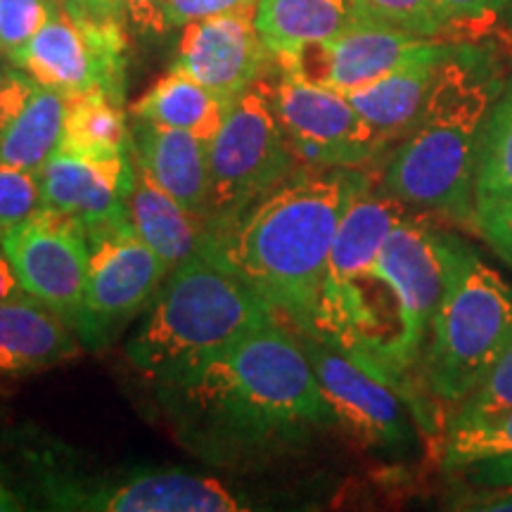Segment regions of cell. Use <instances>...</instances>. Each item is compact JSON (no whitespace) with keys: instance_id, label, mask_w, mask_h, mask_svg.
<instances>
[{"instance_id":"1","label":"cell","mask_w":512,"mask_h":512,"mask_svg":"<svg viewBox=\"0 0 512 512\" xmlns=\"http://www.w3.org/2000/svg\"><path fill=\"white\" fill-rule=\"evenodd\" d=\"M157 387L181 444L219 465L261 460L337 422L302 342L278 318Z\"/></svg>"},{"instance_id":"2","label":"cell","mask_w":512,"mask_h":512,"mask_svg":"<svg viewBox=\"0 0 512 512\" xmlns=\"http://www.w3.org/2000/svg\"><path fill=\"white\" fill-rule=\"evenodd\" d=\"M366 185L351 169L306 166L247 209L204 223L200 247L233 268L294 335H316L332 242Z\"/></svg>"},{"instance_id":"3","label":"cell","mask_w":512,"mask_h":512,"mask_svg":"<svg viewBox=\"0 0 512 512\" xmlns=\"http://www.w3.org/2000/svg\"><path fill=\"white\" fill-rule=\"evenodd\" d=\"M446 280L444 233L401 219L354 285L318 306L316 337L335 344L389 387L422 358Z\"/></svg>"},{"instance_id":"4","label":"cell","mask_w":512,"mask_h":512,"mask_svg":"<svg viewBox=\"0 0 512 512\" xmlns=\"http://www.w3.org/2000/svg\"><path fill=\"white\" fill-rule=\"evenodd\" d=\"M496 86L465 57L448 55L420 117L384 171V190L403 207L437 211L475 226L479 140Z\"/></svg>"},{"instance_id":"5","label":"cell","mask_w":512,"mask_h":512,"mask_svg":"<svg viewBox=\"0 0 512 512\" xmlns=\"http://www.w3.org/2000/svg\"><path fill=\"white\" fill-rule=\"evenodd\" d=\"M275 318L233 268L197 247L166 275L126 356L152 382H166L209 361Z\"/></svg>"},{"instance_id":"6","label":"cell","mask_w":512,"mask_h":512,"mask_svg":"<svg viewBox=\"0 0 512 512\" xmlns=\"http://www.w3.org/2000/svg\"><path fill=\"white\" fill-rule=\"evenodd\" d=\"M444 252V292L422 351V380L437 399L460 403L512 335V287L451 235Z\"/></svg>"},{"instance_id":"7","label":"cell","mask_w":512,"mask_h":512,"mask_svg":"<svg viewBox=\"0 0 512 512\" xmlns=\"http://www.w3.org/2000/svg\"><path fill=\"white\" fill-rule=\"evenodd\" d=\"M34 482L53 510L88 512H238L252 505L221 479L183 470L83 472L55 448L29 453Z\"/></svg>"},{"instance_id":"8","label":"cell","mask_w":512,"mask_h":512,"mask_svg":"<svg viewBox=\"0 0 512 512\" xmlns=\"http://www.w3.org/2000/svg\"><path fill=\"white\" fill-rule=\"evenodd\" d=\"M299 171L271 91L264 81L238 95L209 140V216L226 219L247 209ZM204 221V223H207Z\"/></svg>"},{"instance_id":"9","label":"cell","mask_w":512,"mask_h":512,"mask_svg":"<svg viewBox=\"0 0 512 512\" xmlns=\"http://www.w3.org/2000/svg\"><path fill=\"white\" fill-rule=\"evenodd\" d=\"M88 245V283L74 332L86 349H100L155 302L171 268L138 238L133 223L88 230Z\"/></svg>"},{"instance_id":"10","label":"cell","mask_w":512,"mask_h":512,"mask_svg":"<svg viewBox=\"0 0 512 512\" xmlns=\"http://www.w3.org/2000/svg\"><path fill=\"white\" fill-rule=\"evenodd\" d=\"M268 91L294 155L309 169H354L384 145L344 93L287 69Z\"/></svg>"},{"instance_id":"11","label":"cell","mask_w":512,"mask_h":512,"mask_svg":"<svg viewBox=\"0 0 512 512\" xmlns=\"http://www.w3.org/2000/svg\"><path fill=\"white\" fill-rule=\"evenodd\" d=\"M10 62L64 98L105 91L124 102L126 36L119 24H79L60 10Z\"/></svg>"},{"instance_id":"12","label":"cell","mask_w":512,"mask_h":512,"mask_svg":"<svg viewBox=\"0 0 512 512\" xmlns=\"http://www.w3.org/2000/svg\"><path fill=\"white\" fill-rule=\"evenodd\" d=\"M22 292L31 294L74 328L88 283V230L64 211L41 207L0 238Z\"/></svg>"},{"instance_id":"13","label":"cell","mask_w":512,"mask_h":512,"mask_svg":"<svg viewBox=\"0 0 512 512\" xmlns=\"http://www.w3.org/2000/svg\"><path fill=\"white\" fill-rule=\"evenodd\" d=\"M448 50L451 48L434 38L356 19L342 34L309 43L290 55L275 57V62L280 69L299 74L306 81L349 93L418 57L448 53Z\"/></svg>"},{"instance_id":"14","label":"cell","mask_w":512,"mask_h":512,"mask_svg":"<svg viewBox=\"0 0 512 512\" xmlns=\"http://www.w3.org/2000/svg\"><path fill=\"white\" fill-rule=\"evenodd\" d=\"M273 53L256 29V5L185 24L171 69L233 102L261 81Z\"/></svg>"},{"instance_id":"15","label":"cell","mask_w":512,"mask_h":512,"mask_svg":"<svg viewBox=\"0 0 512 512\" xmlns=\"http://www.w3.org/2000/svg\"><path fill=\"white\" fill-rule=\"evenodd\" d=\"M297 337L339 425L349 427L363 444H399L406 434V420L394 387L335 344L316 335Z\"/></svg>"},{"instance_id":"16","label":"cell","mask_w":512,"mask_h":512,"mask_svg":"<svg viewBox=\"0 0 512 512\" xmlns=\"http://www.w3.org/2000/svg\"><path fill=\"white\" fill-rule=\"evenodd\" d=\"M41 207L64 211L79 219L86 230L131 226V200L136 185L133 157L102 162L57 147L38 171Z\"/></svg>"},{"instance_id":"17","label":"cell","mask_w":512,"mask_h":512,"mask_svg":"<svg viewBox=\"0 0 512 512\" xmlns=\"http://www.w3.org/2000/svg\"><path fill=\"white\" fill-rule=\"evenodd\" d=\"M64 95L15 67L0 76V164L38 171L60 147Z\"/></svg>"},{"instance_id":"18","label":"cell","mask_w":512,"mask_h":512,"mask_svg":"<svg viewBox=\"0 0 512 512\" xmlns=\"http://www.w3.org/2000/svg\"><path fill=\"white\" fill-rule=\"evenodd\" d=\"M133 162L192 216H209V143L188 131L133 117Z\"/></svg>"},{"instance_id":"19","label":"cell","mask_w":512,"mask_h":512,"mask_svg":"<svg viewBox=\"0 0 512 512\" xmlns=\"http://www.w3.org/2000/svg\"><path fill=\"white\" fill-rule=\"evenodd\" d=\"M81 347L72 325L31 294L22 292L0 304V377L53 368Z\"/></svg>"},{"instance_id":"20","label":"cell","mask_w":512,"mask_h":512,"mask_svg":"<svg viewBox=\"0 0 512 512\" xmlns=\"http://www.w3.org/2000/svg\"><path fill=\"white\" fill-rule=\"evenodd\" d=\"M448 55H451V50L418 57V60L403 64L394 72L344 95L354 105V110L366 119V124L377 133V138L387 143L389 138L399 136L403 131H411L415 119L420 117L427 93H430L434 74H437L439 64Z\"/></svg>"},{"instance_id":"21","label":"cell","mask_w":512,"mask_h":512,"mask_svg":"<svg viewBox=\"0 0 512 512\" xmlns=\"http://www.w3.org/2000/svg\"><path fill=\"white\" fill-rule=\"evenodd\" d=\"M358 19L356 0H259L256 29L273 60L342 34Z\"/></svg>"},{"instance_id":"22","label":"cell","mask_w":512,"mask_h":512,"mask_svg":"<svg viewBox=\"0 0 512 512\" xmlns=\"http://www.w3.org/2000/svg\"><path fill=\"white\" fill-rule=\"evenodd\" d=\"M131 221L138 238L155 252L166 266L174 271L200 247L204 221L183 209L169 192L159 188L143 169L136 166V185H133Z\"/></svg>"},{"instance_id":"23","label":"cell","mask_w":512,"mask_h":512,"mask_svg":"<svg viewBox=\"0 0 512 512\" xmlns=\"http://www.w3.org/2000/svg\"><path fill=\"white\" fill-rule=\"evenodd\" d=\"M230 105L233 102L211 93L192 76L171 69L133 105V117L188 131L209 143L226 119Z\"/></svg>"},{"instance_id":"24","label":"cell","mask_w":512,"mask_h":512,"mask_svg":"<svg viewBox=\"0 0 512 512\" xmlns=\"http://www.w3.org/2000/svg\"><path fill=\"white\" fill-rule=\"evenodd\" d=\"M60 147L76 155L102 159V162L133 157L124 102L114 100L105 91L67 95Z\"/></svg>"},{"instance_id":"25","label":"cell","mask_w":512,"mask_h":512,"mask_svg":"<svg viewBox=\"0 0 512 512\" xmlns=\"http://www.w3.org/2000/svg\"><path fill=\"white\" fill-rule=\"evenodd\" d=\"M508 200H512V88L489 112L479 140L475 211L482 214Z\"/></svg>"},{"instance_id":"26","label":"cell","mask_w":512,"mask_h":512,"mask_svg":"<svg viewBox=\"0 0 512 512\" xmlns=\"http://www.w3.org/2000/svg\"><path fill=\"white\" fill-rule=\"evenodd\" d=\"M444 446V463L448 467H467L512 453V408L482 420H451Z\"/></svg>"},{"instance_id":"27","label":"cell","mask_w":512,"mask_h":512,"mask_svg":"<svg viewBox=\"0 0 512 512\" xmlns=\"http://www.w3.org/2000/svg\"><path fill=\"white\" fill-rule=\"evenodd\" d=\"M356 15L422 38H437L453 27L439 0H356Z\"/></svg>"},{"instance_id":"28","label":"cell","mask_w":512,"mask_h":512,"mask_svg":"<svg viewBox=\"0 0 512 512\" xmlns=\"http://www.w3.org/2000/svg\"><path fill=\"white\" fill-rule=\"evenodd\" d=\"M512 408V335L491 368L486 370L482 382L472 389L465 401H460V408L453 422H470L482 420L489 415L510 411Z\"/></svg>"},{"instance_id":"29","label":"cell","mask_w":512,"mask_h":512,"mask_svg":"<svg viewBox=\"0 0 512 512\" xmlns=\"http://www.w3.org/2000/svg\"><path fill=\"white\" fill-rule=\"evenodd\" d=\"M60 10L57 0H0V55H17Z\"/></svg>"},{"instance_id":"30","label":"cell","mask_w":512,"mask_h":512,"mask_svg":"<svg viewBox=\"0 0 512 512\" xmlns=\"http://www.w3.org/2000/svg\"><path fill=\"white\" fill-rule=\"evenodd\" d=\"M41 209V183L34 171L0 164V238Z\"/></svg>"},{"instance_id":"31","label":"cell","mask_w":512,"mask_h":512,"mask_svg":"<svg viewBox=\"0 0 512 512\" xmlns=\"http://www.w3.org/2000/svg\"><path fill=\"white\" fill-rule=\"evenodd\" d=\"M475 228L486 242L512 266V200L477 214Z\"/></svg>"},{"instance_id":"32","label":"cell","mask_w":512,"mask_h":512,"mask_svg":"<svg viewBox=\"0 0 512 512\" xmlns=\"http://www.w3.org/2000/svg\"><path fill=\"white\" fill-rule=\"evenodd\" d=\"M126 19L143 36H159L171 29L169 0H124Z\"/></svg>"},{"instance_id":"33","label":"cell","mask_w":512,"mask_h":512,"mask_svg":"<svg viewBox=\"0 0 512 512\" xmlns=\"http://www.w3.org/2000/svg\"><path fill=\"white\" fill-rule=\"evenodd\" d=\"M256 3L259 0H169V22L171 29L185 27L195 19L221 15V12L240 10Z\"/></svg>"},{"instance_id":"34","label":"cell","mask_w":512,"mask_h":512,"mask_svg":"<svg viewBox=\"0 0 512 512\" xmlns=\"http://www.w3.org/2000/svg\"><path fill=\"white\" fill-rule=\"evenodd\" d=\"M463 470H467V482L482 486V489H494V491L512 489V453L479 460V463L467 465Z\"/></svg>"},{"instance_id":"35","label":"cell","mask_w":512,"mask_h":512,"mask_svg":"<svg viewBox=\"0 0 512 512\" xmlns=\"http://www.w3.org/2000/svg\"><path fill=\"white\" fill-rule=\"evenodd\" d=\"M453 24H479L494 19L512 0H439Z\"/></svg>"},{"instance_id":"36","label":"cell","mask_w":512,"mask_h":512,"mask_svg":"<svg viewBox=\"0 0 512 512\" xmlns=\"http://www.w3.org/2000/svg\"><path fill=\"white\" fill-rule=\"evenodd\" d=\"M17 294H22L17 273H15V268H12L8 256H5L3 247H0V304L8 302V299H12V297H17Z\"/></svg>"},{"instance_id":"37","label":"cell","mask_w":512,"mask_h":512,"mask_svg":"<svg viewBox=\"0 0 512 512\" xmlns=\"http://www.w3.org/2000/svg\"><path fill=\"white\" fill-rule=\"evenodd\" d=\"M93 8L98 12L102 22L121 24L124 27L126 12H124V0H93Z\"/></svg>"},{"instance_id":"38","label":"cell","mask_w":512,"mask_h":512,"mask_svg":"<svg viewBox=\"0 0 512 512\" xmlns=\"http://www.w3.org/2000/svg\"><path fill=\"white\" fill-rule=\"evenodd\" d=\"M27 508V498L19 496L12 486H8L5 477L0 475V512H19Z\"/></svg>"},{"instance_id":"39","label":"cell","mask_w":512,"mask_h":512,"mask_svg":"<svg viewBox=\"0 0 512 512\" xmlns=\"http://www.w3.org/2000/svg\"><path fill=\"white\" fill-rule=\"evenodd\" d=\"M477 510H512V489L498 496H486L482 505H475Z\"/></svg>"},{"instance_id":"40","label":"cell","mask_w":512,"mask_h":512,"mask_svg":"<svg viewBox=\"0 0 512 512\" xmlns=\"http://www.w3.org/2000/svg\"><path fill=\"white\" fill-rule=\"evenodd\" d=\"M0 76H3V72H0Z\"/></svg>"}]
</instances>
